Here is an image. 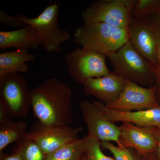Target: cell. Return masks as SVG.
<instances>
[{"mask_svg": "<svg viewBox=\"0 0 160 160\" xmlns=\"http://www.w3.org/2000/svg\"><path fill=\"white\" fill-rule=\"evenodd\" d=\"M36 60L28 50L16 49L0 53V79L13 73H25L28 69L27 62Z\"/></svg>", "mask_w": 160, "mask_h": 160, "instance_id": "obj_16", "label": "cell"}, {"mask_svg": "<svg viewBox=\"0 0 160 160\" xmlns=\"http://www.w3.org/2000/svg\"><path fill=\"white\" fill-rule=\"evenodd\" d=\"M16 143L14 151L19 153L23 160H45L46 155L40 146L26 133Z\"/></svg>", "mask_w": 160, "mask_h": 160, "instance_id": "obj_19", "label": "cell"}, {"mask_svg": "<svg viewBox=\"0 0 160 160\" xmlns=\"http://www.w3.org/2000/svg\"><path fill=\"white\" fill-rule=\"evenodd\" d=\"M101 148L99 140L87 135L86 148L80 160H114L104 154Z\"/></svg>", "mask_w": 160, "mask_h": 160, "instance_id": "obj_20", "label": "cell"}, {"mask_svg": "<svg viewBox=\"0 0 160 160\" xmlns=\"http://www.w3.org/2000/svg\"><path fill=\"white\" fill-rule=\"evenodd\" d=\"M82 130V127L50 126L38 121L26 135L37 143L47 156L66 144L79 139L78 133Z\"/></svg>", "mask_w": 160, "mask_h": 160, "instance_id": "obj_9", "label": "cell"}, {"mask_svg": "<svg viewBox=\"0 0 160 160\" xmlns=\"http://www.w3.org/2000/svg\"><path fill=\"white\" fill-rule=\"evenodd\" d=\"M65 60L71 77L82 85L88 79L102 77L110 72L105 56L83 48L67 53Z\"/></svg>", "mask_w": 160, "mask_h": 160, "instance_id": "obj_8", "label": "cell"}, {"mask_svg": "<svg viewBox=\"0 0 160 160\" xmlns=\"http://www.w3.org/2000/svg\"><path fill=\"white\" fill-rule=\"evenodd\" d=\"M86 143V137L66 144L46 156L45 160H80Z\"/></svg>", "mask_w": 160, "mask_h": 160, "instance_id": "obj_18", "label": "cell"}, {"mask_svg": "<svg viewBox=\"0 0 160 160\" xmlns=\"http://www.w3.org/2000/svg\"><path fill=\"white\" fill-rule=\"evenodd\" d=\"M101 145L112 153L115 160H138L129 148L116 146L109 142H101Z\"/></svg>", "mask_w": 160, "mask_h": 160, "instance_id": "obj_22", "label": "cell"}, {"mask_svg": "<svg viewBox=\"0 0 160 160\" xmlns=\"http://www.w3.org/2000/svg\"><path fill=\"white\" fill-rule=\"evenodd\" d=\"M155 85L157 86V99L160 101V73L156 76Z\"/></svg>", "mask_w": 160, "mask_h": 160, "instance_id": "obj_27", "label": "cell"}, {"mask_svg": "<svg viewBox=\"0 0 160 160\" xmlns=\"http://www.w3.org/2000/svg\"><path fill=\"white\" fill-rule=\"evenodd\" d=\"M143 158V160H158L155 152L147 157Z\"/></svg>", "mask_w": 160, "mask_h": 160, "instance_id": "obj_29", "label": "cell"}, {"mask_svg": "<svg viewBox=\"0 0 160 160\" xmlns=\"http://www.w3.org/2000/svg\"><path fill=\"white\" fill-rule=\"evenodd\" d=\"M160 12V0H137L132 17L142 18Z\"/></svg>", "mask_w": 160, "mask_h": 160, "instance_id": "obj_21", "label": "cell"}, {"mask_svg": "<svg viewBox=\"0 0 160 160\" xmlns=\"http://www.w3.org/2000/svg\"><path fill=\"white\" fill-rule=\"evenodd\" d=\"M0 160H23L19 153L14 151L10 155L5 154L3 152H0Z\"/></svg>", "mask_w": 160, "mask_h": 160, "instance_id": "obj_25", "label": "cell"}, {"mask_svg": "<svg viewBox=\"0 0 160 160\" xmlns=\"http://www.w3.org/2000/svg\"><path fill=\"white\" fill-rule=\"evenodd\" d=\"M12 118L5 109L0 106V124L12 122Z\"/></svg>", "mask_w": 160, "mask_h": 160, "instance_id": "obj_26", "label": "cell"}, {"mask_svg": "<svg viewBox=\"0 0 160 160\" xmlns=\"http://www.w3.org/2000/svg\"><path fill=\"white\" fill-rule=\"evenodd\" d=\"M158 14L159 15L160 17V12H159V13H158Z\"/></svg>", "mask_w": 160, "mask_h": 160, "instance_id": "obj_30", "label": "cell"}, {"mask_svg": "<svg viewBox=\"0 0 160 160\" xmlns=\"http://www.w3.org/2000/svg\"><path fill=\"white\" fill-rule=\"evenodd\" d=\"M129 40L138 52L157 67V44L160 38V17L154 14L132 18Z\"/></svg>", "mask_w": 160, "mask_h": 160, "instance_id": "obj_6", "label": "cell"}, {"mask_svg": "<svg viewBox=\"0 0 160 160\" xmlns=\"http://www.w3.org/2000/svg\"><path fill=\"white\" fill-rule=\"evenodd\" d=\"M126 80L114 72H110L102 77L86 80L82 85L83 91L86 95L92 96L106 105L117 99Z\"/></svg>", "mask_w": 160, "mask_h": 160, "instance_id": "obj_12", "label": "cell"}, {"mask_svg": "<svg viewBox=\"0 0 160 160\" xmlns=\"http://www.w3.org/2000/svg\"><path fill=\"white\" fill-rule=\"evenodd\" d=\"M59 10L60 2L55 1L46 6L37 17L29 18L25 14L18 13L15 18L36 29L41 38V46L46 52H58L62 50L61 44L70 38L67 30L59 27Z\"/></svg>", "mask_w": 160, "mask_h": 160, "instance_id": "obj_4", "label": "cell"}, {"mask_svg": "<svg viewBox=\"0 0 160 160\" xmlns=\"http://www.w3.org/2000/svg\"><path fill=\"white\" fill-rule=\"evenodd\" d=\"M0 22L9 27L18 29L27 26L17 20L15 17L9 16L1 9L0 10Z\"/></svg>", "mask_w": 160, "mask_h": 160, "instance_id": "obj_23", "label": "cell"}, {"mask_svg": "<svg viewBox=\"0 0 160 160\" xmlns=\"http://www.w3.org/2000/svg\"><path fill=\"white\" fill-rule=\"evenodd\" d=\"M135 0H100L92 3L81 13L84 23H103L128 28Z\"/></svg>", "mask_w": 160, "mask_h": 160, "instance_id": "obj_5", "label": "cell"}, {"mask_svg": "<svg viewBox=\"0 0 160 160\" xmlns=\"http://www.w3.org/2000/svg\"><path fill=\"white\" fill-rule=\"evenodd\" d=\"M157 67L156 76L160 73V38L158 41L157 44Z\"/></svg>", "mask_w": 160, "mask_h": 160, "instance_id": "obj_28", "label": "cell"}, {"mask_svg": "<svg viewBox=\"0 0 160 160\" xmlns=\"http://www.w3.org/2000/svg\"><path fill=\"white\" fill-rule=\"evenodd\" d=\"M74 39L75 43L82 48L107 57L129 41V28L103 23H84L76 28Z\"/></svg>", "mask_w": 160, "mask_h": 160, "instance_id": "obj_2", "label": "cell"}, {"mask_svg": "<svg viewBox=\"0 0 160 160\" xmlns=\"http://www.w3.org/2000/svg\"><path fill=\"white\" fill-rule=\"evenodd\" d=\"M107 58L113 72L126 80L140 86L152 87L155 85L156 68L138 52L129 40Z\"/></svg>", "mask_w": 160, "mask_h": 160, "instance_id": "obj_3", "label": "cell"}, {"mask_svg": "<svg viewBox=\"0 0 160 160\" xmlns=\"http://www.w3.org/2000/svg\"><path fill=\"white\" fill-rule=\"evenodd\" d=\"M156 85L149 88L142 87L127 80L119 97L106 106L109 109L122 112L140 111L156 108Z\"/></svg>", "mask_w": 160, "mask_h": 160, "instance_id": "obj_10", "label": "cell"}, {"mask_svg": "<svg viewBox=\"0 0 160 160\" xmlns=\"http://www.w3.org/2000/svg\"><path fill=\"white\" fill-rule=\"evenodd\" d=\"M103 115L112 122H129L143 127L160 129V106L140 111L122 112L109 109L99 101L92 100Z\"/></svg>", "mask_w": 160, "mask_h": 160, "instance_id": "obj_14", "label": "cell"}, {"mask_svg": "<svg viewBox=\"0 0 160 160\" xmlns=\"http://www.w3.org/2000/svg\"><path fill=\"white\" fill-rule=\"evenodd\" d=\"M27 125L23 121L0 124V152L11 143L16 142L27 133Z\"/></svg>", "mask_w": 160, "mask_h": 160, "instance_id": "obj_17", "label": "cell"}, {"mask_svg": "<svg viewBox=\"0 0 160 160\" xmlns=\"http://www.w3.org/2000/svg\"><path fill=\"white\" fill-rule=\"evenodd\" d=\"M84 122L88 128L87 135L100 142H113L121 146L119 127L106 118L92 102L83 101L79 104Z\"/></svg>", "mask_w": 160, "mask_h": 160, "instance_id": "obj_11", "label": "cell"}, {"mask_svg": "<svg viewBox=\"0 0 160 160\" xmlns=\"http://www.w3.org/2000/svg\"><path fill=\"white\" fill-rule=\"evenodd\" d=\"M119 128L121 147L133 148L143 158L155 152L157 141L151 127H140L124 122Z\"/></svg>", "mask_w": 160, "mask_h": 160, "instance_id": "obj_13", "label": "cell"}, {"mask_svg": "<svg viewBox=\"0 0 160 160\" xmlns=\"http://www.w3.org/2000/svg\"><path fill=\"white\" fill-rule=\"evenodd\" d=\"M157 141L156 149L155 153L158 160H160V129L154 127H151Z\"/></svg>", "mask_w": 160, "mask_h": 160, "instance_id": "obj_24", "label": "cell"}, {"mask_svg": "<svg viewBox=\"0 0 160 160\" xmlns=\"http://www.w3.org/2000/svg\"><path fill=\"white\" fill-rule=\"evenodd\" d=\"M31 107L38 122L50 126H69L73 122L72 93L57 78L46 80L30 90Z\"/></svg>", "mask_w": 160, "mask_h": 160, "instance_id": "obj_1", "label": "cell"}, {"mask_svg": "<svg viewBox=\"0 0 160 160\" xmlns=\"http://www.w3.org/2000/svg\"><path fill=\"white\" fill-rule=\"evenodd\" d=\"M0 106L12 118L25 117L29 113L30 92L26 78L20 73H11L0 79Z\"/></svg>", "mask_w": 160, "mask_h": 160, "instance_id": "obj_7", "label": "cell"}, {"mask_svg": "<svg viewBox=\"0 0 160 160\" xmlns=\"http://www.w3.org/2000/svg\"><path fill=\"white\" fill-rule=\"evenodd\" d=\"M41 46V38L37 31L27 26L15 30L0 31V49L14 48L16 49H37Z\"/></svg>", "mask_w": 160, "mask_h": 160, "instance_id": "obj_15", "label": "cell"}]
</instances>
